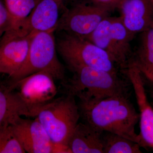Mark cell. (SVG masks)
I'll list each match as a JSON object with an SVG mask.
<instances>
[{
    "label": "cell",
    "instance_id": "6da1fadb",
    "mask_svg": "<svg viewBox=\"0 0 153 153\" xmlns=\"http://www.w3.org/2000/svg\"><path fill=\"white\" fill-rule=\"evenodd\" d=\"M129 94L100 100H79L80 118L100 131L120 135L141 146L138 134L135 131L139 114L130 100Z\"/></svg>",
    "mask_w": 153,
    "mask_h": 153
},
{
    "label": "cell",
    "instance_id": "7a4b0ae2",
    "mask_svg": "<svg viewBox=\"0 0 153 153\" xmlns=\"http://www.w3.org/2000/svg\"><path fill=\"white\" fill-rule=\"evenodd\" d=\"M73 76L62 82L66 94L79 100H100L117 95L129 94L128 79L120 74L112 73L85 66L68 67Z\"/></svg>",
    "mask_w": 153,
    "mask_h": 153
},
{
    "label": "cell",
    "instance_id": "3957f363",
    "mask_svg": "<svg viewBox=\"0 0 153 153\" xmlns=\"http://www.w3.org/2000/svg\"><path fill=\"white\" fill-rule=\"evenodd\" d=\"M75 98L66 94L54 99L30 113V117L38 120L53 143L68 146L80 119Z\"/></svg>",
    "mask_w": 153,
    "mask_h": 153
},
{
    "label": "cell",
    "instance_id": "277c9868",
    "mask_svg": "<svg viewBox=\"0 0 153 153\" xmlns=\"http://www.w3.org/2000/svg\"><path fill=\"white\" fill-rule=\"evenodd\" d=\"M55 32L34 33L31 40L27 57L22 68L10 78L14 82L40 71L49 73L55 80H65V70L58 59Z\"/></svg>",
    "mask_w": 153,
    "mask_h": 153
},
{
    "label": "cell",
    "instance_id": "5b68a950",
    "mask_svg": "<svg viewBox=\"0 0 153 153\" xmlns=\"http://www.w3.org/2000/svg\"><path fill=\"white\" fill-rule=\"evenodd\" d=\"M57 51L68 67L85 66L117 74L120 68L105 51L85 38L63 32Z\"/></svg>",
    "mask_w": 153,
    "mask_h": 153
},
{
    "label": "cell",
    "instance_id": "8992f818",
    "mask_svg": "<svg viewBox=\"0 0 153 153\" xmlns=\"http://www.w3.org/2000/svg\"><path fill=\"white\" fill-rule=\"evenodd\" d=\"M134 38L120 17H107L86 39L105 51L123 72L133 54L131 42Z\"/></svg>",
    "mask_w": 153,
    "mask_h": 153
},
{
    "label": "cell",
    "instance_id": "52a82bcc",
    "mask_svg": "<svg viewBox=\"0 0 153 153\" xmlns=\"http://www.w3.org/2000/svg\"><path fill=\"white\" fill-rule=\"evenodd\" d=\"M55 79L49 73L40 71L10 83L30 113L52 101L57 93Z\"/></svg>",
    "mask_w": 153,
    "mask_h": 153
},
{
    "label": "cell",
    "instance_id": "ba28073f",
    "mask_svg": "<svg viewBox=\"0 0 153 153\" xmlns=\"http://www.w3.org/2000/svg\"><path fill=\"white\" fill-rule=\"evenodd\" d=\"M111 12L93 4L77 3L62 14L56 30L85 38Z\"/></svg>",
    "mask_w": 153,
    "mask_h": 153
},
{
    "label": "cell",
    "instance_id": "9c48e42d",
    "mask_svg": "<svg viewBox=\"0 0 153 153\" xmlns=\"http://www.w3.org/2000/svg\"><path fill=\"white\" fill-rule=\"evenodd\" d=\"M34 33L22 36L12 31L0 38V73L11 78L25 64Z\"/></svg>",
    "mask_w": 153,
    "mask_h": 153
},
{
    "label": "cell",
    "instance_id": "30bf717a",
    "mask_svg": "<svg viewBox=\"0 0 153 153\" xmlns=\"http://www.w3.org/2000/svg\"><path fill=\"white\" fill-rule=\"evenodd\" d=\"M124 72L133 88L139 109L141 147L153 150V107L148 99L143 76L132 64H129Z\"/></svg>",
    "mask_w": 153,
    "mask_h": 153
},
{
    "label": "cell",
    "instance_id": "8fae6325",
    "mask_svg": "<svg viewBox=\"0 0 153 153\" xmlns=\"http://www.w3.org/2000/svg\"><path fill=\"white\" fill-rule=\"evenodd\" d=\"M10 126L26 152L53 153L54 143L37 119L19 116Z\"/></svg>",
    "mask_w": 153,
    "mask_h": 153
},
{
    "label": "cell",
    "instance_id": "7c38bea8",
    "mask_svg": "<svg viewBox=\"0 0 153 153\" xmlns=\"http://www.w3.org/2000/svg\"><path fill=\"white\" fill-rule=\"evenodd\" d=\"M62 7V0H39L25 20L22 27L23 33L27 35L32 33L55 32Z\"/></svg>",
    "mask_w": 153,
    "mask_h": 153
},
{
    "label": "cell",
    "instance_id": "4fadbf2b",
    "mask_svg": "<svg viewBox=\"0 0 153 153\" xmlns=\"http://www.w3.org/2000/svg\"><path fill=\"white\" fill-rule=\"evenodd\" d=\"M118 9L124 25L134 37L153 24V4L151 0H124Z\"/></svg>",
    "mask_w": 153,
    "mask_h": 153
},
{
    "label": "cell",
    "instance_id": "5bb4252c",
    "mask_svg": "<svg viewBox=\"0 0 153 153\" xmlns=\"http://www.w3.org/2000/svg\"><path fill=\"white\" fill-rule=\"evenodd\" d=\"M103 132L85 123H78L68 143L71 153H103Z\"/></svg>",
    "mask_w": 153,
    "mask_h": 153
},
{
    "label": "cell",
    "instance_id": "9a60e30c",
    "mask_svg": "<svg viewBox=\"0 0 153 153\" xmlns=\"http://www.w3.org/2000/svg\"><path fill=\"white\" fill-rule=\"evenodd\" d=\"M19 116L28 117V109L8 81H0V127L11 125Z\"/></svg>",
    "mask_w": 153,
    "mask_h": 153
},
{
    "label": "cell",
    "instance_id": "2e32d148",
    "mask_svg": "<svg viewBox=\"0 0 153 153\" xmlns=\"http://www.w3.org/2000/svg\"><path fill=\"white\" fill-rule=\"evenodd\" d=\"M140 35L139 44L129 64L135 66L153 85V24Z\"/></svg>",
    "mask_w": 153,
    "mask_h": 153
},
{
    "label": "cell",
    "instance_id": "e0dca14e",
    "mask_svg": "<svg viewBox=\"0 0 153 153\" xmlns=\"http://www.w3.org/2000/svg\"><path fill=\"white\" fill-rule=\"evenodd\" d=\"M11 19L9 30L23 34L22 27L25 20L36 7L37 0H4ZM8 30V31H9Z\"/></svg>",
    "mask_w": 153,
    "mask_h": 153
},
{
    "label": "cell",
    "instance_id": "ac0fdd59",
    "mask_svg": "<svg viewBox=\"0 0 153 153\" xmlns=\"http://www.w3.org/2000/svg\"><path fill=\"white\" fill-rule=\"evenodd\" d=\"M103 153H140L141 146L125 137L109 132H102Z\"/></svg>",
    "mask_w": 153,
    "mask_h": 153
},
{
    "label": "cell",
    "instance_id": "d6986e66",
    "mask_svg": "<svg viewBox=\"0 0 153 153\" xmlns=\"http://www.w3.org/2000/svg\"><path fill=\"white\" fill-rule=\"evenodd\" d=\"M10 125L0 127V153H25Z\"/></svg>",
    "mask_w": 153,
    "mask_h": 153
},
{
    "label": "cell",
    "instance_id": "ffe728a7",
    "mask_svg": "<svg viewBox=\"0 0 153 153\" xmlns=\"http://www.w3.org/2000/svg\"><path fill=\"white\" fill-rule=\"evenodd\" d=\"M11 19L4 3L0 0V38L11 27Z\"/></svg>",
    "mask_w": 153,
    "mask_h": 153
},
{
    "label": "cell",
    "instance_id": "44dd1931",
    "mask_svg": "<svg viewBox=\"0 0 153 153\" xmlns=\"http://www.w3.org/2000/svg\"><path fill=\"white\" fill-rule=\"evenodd\" d=\"M124 0H90L92 4L108 9L112 12L119 9Z\"/></svg>",
    "mask_w": 153,
    "mask_h": 153
},
{
    "label": "cell",
    "instance_id": "7402d4cb",
    "mask_svg": "<svg viewBox=\"0 0 153 153\" xmlns=\"http://www.w3.org/2000/svg\"><path fill=\"white\" fill-rule=\"evenodd\" d=\"M151 98H152V101H151V104L153 107V91L151 93Z\"/></svg>",
    "mask_w": 153,
    "mask_h": 153
},
{
    "label": "cell",
    "instance_id": "603a6c76",
    "mask_svg": "<svg viewBox=\"0 0 153 153\" xmlns=\"http://www.w3.org/2000/svg\"><path fill=\"white\" fill-rule=\"evenodd\" d=\"M151 1H152V3L153 4V0H151Z\"/></svg>",
    "mask_w": 153,
    "mask_h": 153
}]
</instances>
